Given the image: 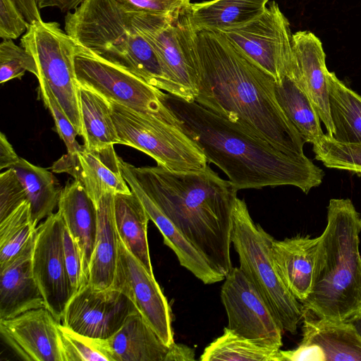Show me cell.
Returning <instances> with one entry per match:
<instances>
[{"instance_id":"obj_6","label":"cell","mask_w":361,"mask_h":361,"mask_svg":"<svg viewBox=\"0 0 361 361\" xmlns=\"http://www.w3.org/2000/svg\"><path fill=\"white\" fill-rule=\"evenodd\" d=\"M274 238L252 220L243 200L236 198L232 212L231 241L240 269L261 295L283 331H297L302 317V304L278 275L271 256Z\"/></svg>"},{"instance_id":"obj_17","label":"cell","mask_w":361,"mask_h":361,"mask_svg":"<svg viewBox=\"0 0 361 361\" xmlns=\"http://www.w3.org/2000/svg\"><path fill=\"white\" fill-rule=\"evenodd\" d=\"M51 170L67 173L78 181L97 206L106 193H130L120 166V157L114 148L91 152L85 147L78 152L67 153L56 161Z\"/></svg>"},{"instance_id":"obj_40","label":"cell","mask_w":361,"mask_h":361,"mask_svg":"<svg viewBox=\"0 0 361 361\" xmlns=\"http://www.w3.org/2000/svg\"><path fill=\"white\" fill-rule=\"evenodd\" d=\"M30 24L12 0H0V37L15 39L26 32Z\"/></svg>"},{"instance_id":"obj_19","label":"cell","mask_w":361,"mask_h":361,"mask_svg":"<svg viewBox=\"0 0 361 361\" xmlns=\"http://www.w3.org/2000/svg\"><path fill=\"white\" fill-rule=\"evenodd\" d=\"M300 344L319 348L323 361H361V311L342 319L320 318L302 309Z\"/></svg>"},{"instance_id":"obj_28","label":"cell","mask_w":361,"mask_h":361,"mask_svg":"<svg viewBox=\"0 0 361 361\" xmlns=\"http://www.w3.org/2000/svg\"><path fill=\"white\" fill-rule=\"evenodd\" d=\"M82 138L86 149L100 152L120 144L110 102L100 94L79 85Z\"/></svg>"},{"instance_id":"obj_24","label":"cell","mask_w":361,"mask_h":361,"mask_svg":"<svg viewBox=\"0 0 361 361\" xmlns=\"http://www.w3.org/2000/svg\"><path fill=\"white\" fill-rule=\"evenodd\" d=\"M106 340L113 361H165L169 350L138 311Z\"/></svg>"},{"instance_id":"obj_37","label":"cell","mask_w":361,"mask_h":361,"mask_svg":"<svg viewBox=\"0 0 361 361\" xmlns=\"http://www.w3.org/2000/svg\"><path fill=\"white\" fill-rule=\"evenodd\" d=\"M38 82L39 89L43 102L52 115L57 133L63 140L68 152L75 153L82 150L85 146L79 145L77 142L75 137L78 134L66 115L52 91L44 82Z\"/></svg>"},{"instance_id":"obj_2","label":"cell","mask_w":361,"mask_h":361,"mask_svg":"<svg viewBox=\"0 0 361 361\" xmlns=\"http://www.w3.org/2000/svg\"><path fill=\"white\" fill-rule=\"evenodd\" d=\"M165 104L176 124L217 166L237 190L293 185L305 193L319 186L324 173L305 154H288L271 142L195 101L166 93Z\"/></svg>"},{"instance_id":"obj_45","label":"cell","mask_w":361,"mask_h":361,"mask_svg":"<svg viewBox=\"0 0 361 361\" xmlns=\"http://www.w3.org/2000/svg\"><path fill=\"white\" fill-rule=\"evenodd\" d=\"M84 0H37L39 8L55 7L62 12L76 8Z\"/></svg>"},{"instance_id":"obj_41","label":"cell","mask_w":361,"mask_h":361,"mask_svg":"<svg viewBox=\"0 0 361 361\" xmlns=\"http://www.w3.org/2000/svg\"><path fill=\"white\" fill-rule=\"evenodd\" d=\"M63 241L66 266L71 286L75 293L82 285L88 282L85 280L83 275L80 250L71 237L65 224L63 226Z\"/></svg>"},{"instance_id":"obj_18","label":"cell","mask_w":361,"mask_h":361,"mask_svg":"<svg viewBox=\"0 0 361 361\" xmlns=\"http://www.w3.org/2000/svg\"><path fill=\"white\" fill-rule=\"evenodd\" d=\"M294 66L292 78L307 94L317 114L326 127L327 135L333 136L326 54L320 39L312 32L298 31L293 34Z\"/></svg>"},{"instance_id":"obj_31","label":"cell","mask_w":361,"mask_h":361,"mask_svg":"<svg viewBox=\"0 0 361 361\" xmlns=\"http://www.w3.org/2000/svg\"><path fill=\"white\" fill-rule=\"evenodd\" d=\"M24 187L35 226L52 214L62 190L52 172L20 157L12 167Z\"/></svg>"},{"instance_id":"obj_10","label":"cell","mask_w":361,"mask_h":361,"mask_svg":"<svg viewBox=\"0 0 361 361\" xmlns=\"http://www.w3.org/2000/svg\"><path fill=\"white\" fill-rule=\"evenodd\" d=\"M75 70L78 82L113 102L138 112L176 123L164 99L166 93L130 72L105 61L77 44Z\"/></svg>"},{"instance_id":"obj_14","label":"cell","mask_w":361,"mask_h":361,"mask_svg":"<svg viewBox=\"0 0 361 361\" xmlns=\"http://www.w3.org/2000/svg\"><path fill=\"white\" fill-rule=\"evenodd\" d=\"M137 311L133 302L118 289H94L87 283L72 295L61 321L77 333L107 339Z\"/></svg>"},{"instance_id":"obj_29","label":"cell","mask_w":361,"mask_h":361,"mask_svg":"<svg viewBox=\"0 0 361 361\" xmlns=\"http://www.w3.org/2000/svg\"><path fill=\"white\" fill-rule=\"evenodd\" d=\"M274 94L281 110L305 142L312 145L323 135L320 118L312 102L290 77L275 81Z\"/></svg>"},{"instance_id":"obj_27","label":"cell","mask_w":361,"mask_h":361,"mask_svg":"<svg viewBox=\"0 0 361 361\" xmlns=\"http://www.w3.org/2000/svg\"><path fill=\"white\" fill-rule=\"evenodd\" d=\"M149 218L135 193L114 195V221L119 239L130 253L154 276L148 240Z\"/></svg>"},{"instance_id":"obj_11","label":"cell","mask_w":361,"mask_h":361,"mask_svg":"<svg viewBox=\"0 0 361 361\" xmlns=\"http://www.w3.org/2000/svg\"><path fill=\"white\" fill-rule=\"evenodd\" d=\"M221 32L276 81L291 74L295 61L293 34L288 20L275 1L246 25Z\"/></svg>"},{"instance_id":"obj_36","label":"cell","mask_w":361,"mask_h":361,"mask_svg":"<svg viewBox=\"0 0 361 361\" xmlns=\"http://www.w3.org/2000/svg\"><path fill=\"white\" fill-rule=\"evenodd\" d=\"M26 71L38 76V68L33 56L12 39H2L0 44V82L20 79Z\"/></svg>"},{"instance_id":"obj_5","label":"cell","mask_w":361,"mask_h":361,"mask_svg":"<svg viewBox=\"0 0 361 361\" xmlns=\"http://www.w3.org/2000/svg\"><path fill=\"white\" fill-rule=\"evenodd\" d=\"M65 31L76 44L147 84L171 94L159 59L117 0H84L65 17Z\"/></svg>"},{"instance_id":"obj_4","label":"cell","mask_w":361,"mask_h":361,"mask_svg":"<svg viewBox=\"0 0 361 361\" xmlns=\"http://www.w3.org/2000/svg\"><path fill=\"white\" fill-rule=\"evenodd\" d=\"M361 215L350 199H331L319 236L312 284L302 309L342 319L361 311Z\"/></svg>"},{"instance_id":"obj_13","label":"cell","mask_w":361,"mask_h":361,"mask_svg":"<svg viewBox=\"0 0 361 361\" xmlns=\"http://www.w3.org/2000/svg\"><path fill=\"white\" fill-rule=\"evenodd\" d=\"M63 226L59 211L46 218L37 227L32 258L34 276L45 307L59 322L74 294L65 262Z\"/></svg>"},{"instance_id":"obj_8","label":"cell","mask_w":361,"mask_h":361,"mask_svg":"<svg viewBox=\"0 0 361 361\" xmlns=\"http://www.w3.org/2000/svg\"><path fill=\"white\" fill-rule=\"evenodd\" d=\"M188 9L173 16L130 12L133 25L161 62L171 94L185 101L197 96V35Z\"/></svg>"},{"instance_id":"obj_43","label":"cell","mask_w":361,"mask_h":361,"mask_svg":"<svg viewBox=\"0 0 361 361\" xmlns=\"http://www.w3.org/2000/svg\"><path fill=\"white\" fill-rule=\"evenodd\" d=\"M31 25L42 20L37 0H12Z\"/></svg>"},{"instance_id":"obj_12","label":"cell","mask_w":361,"mask_h":361,"mask_svg":"<svg viewBox=\"0 0 361 361\" xmlns=\"http://www.w3.org/2000/svg\"><path fill=\"white\" fill-rule=\"evenodd\" d=\"M221 299L228 329L260 345L281 349L283 329L239 267H232L226 276Z\"/></svg>"},{"instance_id":"obj_15","label":"cell","mask_w":361,"mask_h":361,"mask_svg":"<svg viewBox=\"0 0 361 361\" xmlns=\"http://www.w3.org/2000/svg\"><path fill=\"white\" fill-rule=\"evenodd\" d=\"M118 260L112 287L124 293L165 345L173 343L172 313L154 276L130 253L118 238Z\"/></svg>"},{"instance_id":"obj_1","label":"cell","mask_w":361,"mask_h":361,"mask_svg":"<svg viewBox=\"0 0 361 361\" xmlns=\"http://www.w3.org/2000/svg\"><path fill=\"white\" fill-rule=\"evenodd\" d=\"M197 53L195 102L288 154L304 155L305 142L279 106L271 75L221 32H197Z\"/></svg>"},{"instance_id":"obj_20","label":"cell","mask_w":361,"mask_h":361,"mask_svg":"<svg viewBox=\"0 0 361 361\" xmlns=\"http://www.w3.org/2000/svg\"><path fill=\"white\" fill-rule=\"evenodd\" d=\"M36 232L20 252L0 267V319L45 307L32 270Z\"/></svg>"},{"instance_id":"obj_33","label":"cell","mask_w":361,"mask_h":361,"mask_svg":"<svg viewBox=\"0 0 361 361\" xmlns=\"http://www.w3.org/2000/svg\"><path fill=\"white\" fill-rule=\"evenodd\" d=\"M36 230L28 201L0 221V267L20 252Z\"/></svg>"},{"instance_id":"obj_25","label":"cell","mask_w":361,"mask_h":361,"mask_svg":"<svg viewBox=\"0 0 361 361\" xmlns=\"http://www.w3.org/2000/svg\"><path fill=\"white\" fill-rule=\"evenodd\" d=\"M98 226L89 268L88 283L94 289L111 286L116 269L118 236L114 221V194L106 193L97 204Z\"/></svg>"},{"instance_id":"obj_34","label":"cell","mask_w":361,"mask_h":361,"mask_svg":"<svg viewBox=\"0 0 361 361\" xmlns=\"http://www.w3.org/2000/svg\"><path fill=\"white\" fill-rule=\"evenodd\" d=\"M58 330L63 361H113L106 339L82 335L61 323Z\"/></svg>"},{"instance_id":"obj_38","label":"cell","mask_w":361,"mask_h":361,"mask_svg":"<svg viewBox=\"0 0 361 361\" xmlns=\"http://www.w3.org/2000/svg\"><path fill=\"white\" fill-rule=\"evenodd\" d=\"M27 194L12 168L0 173V221L7 217L23 202Z\"/></svg>"},{"instance_id":"obj_9","label":"cell","mask_w":361,"mask_h":361,"mask_svg":"<svg viewBox=\"0 0 361 361\" xmlns=\"http://www.w3.org/2000/svg\"><path fill=\"white\" fill-rule=\"evenodd\" d=\"M20 45L36 61L38 81L47 85L78 134L82 136L74 61L77 44L58 23L41 20L29 25Z\"/></svg>"},{"instance_id":"obj_21","label":"cell","mask_w":361,"mask_h":361,"mask_svg":"<svg viewBox=\"0 0 361 361\" xmlns=\"http://www.w3.org/2000/svg\"><path fill=\"white\" fill-rule=\"evenodd\" d=\"M319 236L298 235L271 243V256L280 279L301 303L307 299L312 284L313 270Z\"/></svg>"},{"instance_id":"obj_26","label":"cell","mask_w":361,"mask_h":361,"mask_svg":"<svg viewBox=\"0 0 361 361\" xmlns=\"http://www.w3.org/2000/svg\"><path fill=\"white\" fill-rule=\"evenodd\" d=\"M269 0H211L191 4L189 18L197 31L225 32L259 16Z\"/></svg>"},{"instance_id":"obj_23","label":"cell","mask_w":361,"mask_h":361,"mask_svg":"<svg viewBox=\"0 0 361 361\" xmlns=\"http://www.w3.org/2000/svg\"><path fill=\"white\" fill-rule=\"evenodd\" d=\"M121 172L131 190L143 204L149 219L161 232L164 244L174 252L180 264L204 284H212L224 280L225 276L210 266L203 255L161 212L135 180L126 171L121 170Z\"/></svg>"},{"instance_id":"obj_32","label":"cell","mask_w":361,"mask_h":361,"mask_svg":"<svg viewBox=\"0 0 361 361\" xmlns=\"http://www.w3.org/2000/svg\"><path fill=\"white\" fill-rule=\"evenodd\" d=\"M201 361H283L281 349L260 345L227 326L221 336L207 346Z\"/></svg>"},{"instance_id":"obj_30","label":"cell","mask_w":361,"mask_h":361,"mask_svg":"<svg viewBox=\"0 0 361 361\" xmlns=\"http://www.w3.org/2000/svg\"><path fill=\"white\" fill-rule=\"evenodd\" d=\"M329 111L334 128L333 137L345 143L361 144V96L336 75L327 73Z\"/></svg>"},{"instance_id":"obj_42","label":"cell","mask_w":361,"mask_h":361,"mask_svg":"<svg viewBox=\"0 0 361 361\" xmlns=\"http://www.w3.org/2000/svg\"><path fill=\"white\" fill-rule=\"evenodd\" d=\"M20 159L6 135L0 134V169L12 168Z\"/></svg>"},{"instance_id":"obj_16","label":"cell","mask_w":361,"mask_h":361,"mask_svg":"<svg viewBox=\"0 0 361 361\" xmlns=\"http://www.w3.org/2000/svg\"><path fill=\"white\" fill-rule=\"evenodd\" d=\"M59 322L46 307L8 319H0V333L6 343L27 361H63Z\"/></svg>"},{"instance_id":"obj_35","label":"cell","mask_w":361,"mask_h":361,"mask_svg":"<svg viewBox=\"0 0 361 361\" xmlns=\"http://www.w3.org/2000/svg\"><path fill=\"white\" fill-rule=\"evenodd\" d=\"M315 159L331 169L348 171L361 176V144L341 142L327 134L313 144Z\"/></svg>"},{"instance_id":"obj_3","label":"cell","mask_w":361,"mask_h":361,"mask_svg":"<svg viewBox=\"0 0 361 361\" xmlns=\"http://www.w3.org/2000/svg\"><path fill=\"white\" fill-rule=\"evenodd\" d=\"M126 171L203 255L226 276L232 269V212L237 190L208 165L200 171H176L157 165L135 167L120 157Z\"/></svg>"},{"instance_id":"obj_7","label":"cell","mask_w":361,"mask_h":361,"mask_svg":"<svg viewBox=\"0 0 361 361\" xmlns=\"http://www.w3.org/2000/svg\"><path fill=\"white\" fill-rule=\"evenodd\" d=\"M109 102L120 145L135 148L172 171H200L209 165L200 147L176 123Z\"/></svg>"},{"instance_id":"obj_39","label":"cell","mask_w":361,"mask_h":361,"mask_svg":"<svg viewBox=\"0 0 361 361\" xmlns=\"http://www.w3.org/2000/svg\"><path fill=\"white\" fill-rule=\"evenodd\" d=\"M130 12L173 16L190 8V0H117Z\"/></svg>"},{"instance_id":"obj_22","label":"cell","mask_w":361,"mask_h":361,"mask_svg":"<svg viewBox=\"0 0 361 361\" xmlns=\"http://www.w3.org/2000/svg\"><path fill=\"white\" fill-rule=\"evenodd\" d=\"M64 224L80 252L82 271L88 282L89 268L98 226L97 206L77 180L62 188L58 203Z\"/></svg>"},{"instance_id":"obj_44","label":"cell","mask_w":361,"mask_h":361,"mask_svg":"<svg viewBox=\"0 0 361 361\" xmlns=\"http://www.w3.org/2000/svg\"><path fill=\"white\" fill-rule=\"evenodd\" d=\"M195 350L191 348L175 342L169 347L165 361H194Z\"/></svg>"}]
</instances>
